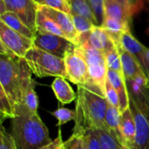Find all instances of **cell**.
<instances>
[{
  "mask_svg": "<svg viewBox=\"0 0 149 149\" xmlns=\"http://www.w3.org/2000/svg\"><path fill=\"white\" fill-rule=\"evenodd\" d=\"M11 136L17 149H41L52 141L38 112H32L22 104L14 107Z\"/></svg>",
  "mask_w": 149,
  "mask_h": 149,
  "instance_id": "6da1fadb",
  "label": "cell"
},
{
  "mask_svg": "<svg viewBox=\"0 0 149 149\" xmlns=\"http://www.w3.org/2000/svg\"><path fill=\"white\" fill-rule=\"evenodd\" d=\"M31 73L24 58L17 56L1 45L0 87L3 88L13 107L21 103L24 91L33 80Z\"/></svg>",
  "mask_w": 149,
  "mask_h": 149,
  "instance_id": "7a4b0ae2",
  "label": "cell"
},
{
  "mask_svg": "<svg viewBox=\"0 0 149 149\" xmlns=\"http://www.w3.org/2000/svg\"><path fill=\"white\" fill-rule=\"evenodd\" d=\"M129 107L134 115L135 149H149V79L147 74L127 80Z\"/></svg>",
  "mask_w": 149,
  "mask_h": 149,
  "instance_id": "3957f363",
  "label": "cell"
},
{
  "mask_svg": "<svg viewBox=\"0 0 149 149\" xmlns=\"http://www.w3.org/2000/svg\"><path fill=\"white\" fill-rule=\"evenodd\" d=\"M107 105L108 102L106 97L85 86H78L75 109L76 119L73 132H83L86 127H93L112 133L106 123Z\"/></svg>",
  "mask_w": 149,
  "mask_h": 149,
  "instance_id": "277c9868",
  "label": "cell"
},
{
  "mask_svg": "<svg viewBox=\"0 0 149 149\" xmlns=\"http://www.w3.org/2000/svg\"><path fill=\"white\" fill-rule=\"evenodd\" d=\"M87 34L79 38V46L82 51L88 65L90 80L93 88V92L106 97V82L107 80V65L105 55L100 51L93 48L87 38Z\"/></svg>",
  "mask_w": 149,
  "mask_h": 149,
  "instance_id": "5b68a950",
  "label": "cell"
},
{
  "mask_svg": "<svg viewBox=\"0 0 149 149\" xmlns=\"http://www.w3.org/2000/svg\"><path fill=\"white\" fill-rule=\"evenodd\" d=\"M24 59L32 73L38 78L63 77L67 79L64 58L33 46L27 52Z\"/></svg>",
  "mask_w": 149,
  "mask_h": 149,
  "instance_id": "8992f818",
  "label": "cell"
},
{
  "mask_svg": "<svg viewBox=\"0 0 149 149\" xmlns=\"http://www.w3.org/2000/svg\"><path fill=\"white\" fill-rule=\"evenodd\" d=\"M67 79L77 86H85L93 91L88 72V65L79 46L70 51L64 58Z\"/></svg>",
  "mask_w": 149,
  "mask_h": 149,
  "instance_id": "52a82bcc",
  "label": "cell"
},
{
  "mask_svg": "<svg viewBox=\"0 0 149 149\" xmlns=\"http://www.w3.org/2000/svg\"><path fill=\"white\" fill-rule=\"evenodd\" d=\"M33 46L64 58L65 55L77 45L64 37L36 31L33 38Z\"/></svg>",
  "mask_w": 149,
  "mask_h": 149,
  "instance_id": "ba28073f",
  "label": "cell"
},
{
  "mask_svg": "<svg viewBox=\"0 0 149 149\" xmlns=\"http://www.w3.org/2000/svg\"><path fill=\"white\" fill-rule=\"evenodd\" d=\"M0 14L11 11L33 31H36V17L38 5L34 0H0Z\"/></svg>",
  "mask_w": 149,
  "mask_h": 149,
  "instance_id": "9c48e42d",
  "label": "cell"
},
{
  "mask_svg": "<svg viewBox=\"0 0 149 149\" xmlns=\"http://www.w3.org/2000/svg\"><path fill=\"white\" fill-rule=\"evenodd\" d=\"M0 44L17 56L24 58L27 52L33 47V39L10 29L0 21Z\"/></svg>",
  "mask_w": 149,
  "mask_h": 149,
  "instance_id": "30bf717a",
  "label": "cell"
},
{
  "mask_svg": "<svg viewBox=\"0 0 149 149\" xmlns=\"http://www.w3.org/2000/svg\"><path fill=\"white\" fill-rule=\"evenodd\" d=\"M38 8L45 14H46L48 17H50L52 20H54L58 24V25L63 31V32L65 33V35L68 40H70L75 45H79V36L78 32L76 31L71 14L66 13L62 10H57V9L47 7V6L38 5Z\"/></svg>",
  "mask_w": 149,
  "mask_h": 149,
  "instance_id": "8fae6325",
  "label": "cell"
},
{
  "mask_svg": "<svg viewBox=\"0 0 149 149\" xmlns=\"http://www.w3.org/2000/svg\"><path fill=\"white\" fill-rule=\"evenodd\" d=\"M116 47L120 56L123 74H124V78L126 81L134 79L137 76L147 74L140 60L134 55L126 51L120 45H118Z\"/></svg>",
  "mask_w": 149,
  "mask_h": 149,
  "instance_id": "7c38bea8",
  "label": "cell"
},
{
  "mask_svg": "<svg viewBox=\"0 0 149 149\" xmlns=\"http://www.w3.org/2000/svg\"><path fill=\"white\" fill-rule=\"evenodd\" d=\"M134 7L118 0H104V16L130 24Z\"/></svg>",
  "mask_w": 149,
  "mask_h": 149,
  "instance_id": "4fadbf2b",
  "label": "cell"
},
{
  "mask_svg": "<svg viewBox=\"0 0 149 149\" xmlns=\"http://www.w3.org/2000/svg\"><path fill=\"white\" fill-rule=\"evenodd\" d=\"M120 134L122 139V146L127 148L135 149L136 127L134 118L130 107L121 113Z\"/></svg>",
  "mask_w": 149,
  "mask_h": 149,
  "instance_id": "5bb4252c",
  "label": "cell"
},
{
  "mask_svg": "<svg viewBox=\"0 0 149 149\" xmlns=\"http://www.w3.org/2000/svg\"><path fill=\"white\" fill-rule=\"evenodd\" d=\"M87 38L90 45L93 48L103 53H106L107 52L116 47L109 33L102 26L94 25L88 33Z\"/></svg>",
  "mask_w": 149,
  "mask_h": 149,
  "instance_id": "9a60e30c",
  "label": "cell"
},
{
  "mask_svg": "<svg viewBox=\"0 0 149 149\" xmlns=\"http://www.w3.org/2000/svg\"><path fill=\"white\" fill-rule=\"evenodd\" d=\"M107 79L116 90L119 99H120V111L122 113L125 110L129 108V95L127 87V83L125 78L120 73L108 70L107 71Z\"/></svg>",
  "mask_w": 149,
  "mask_h": 149,
  "instance_id": "2e32d148",
  "label": "cell"
},
{
  "mask_svg": "<svg viewBox=\"0 0 149 149\" xmlns=\"http://www.w3.org/2000/svg\"><path fill=\"white\" fill-rule=\"evenodd\" d=\"M52 89L58 100L63 105L70 104L76 100V93L65 78L56 77L52 84Z\"/></svg>",
  "mask_w": 149,
  "mask_h": 149,
  "instance_id": "e0dca14e",
  "label": "cell"
},
{
  "mask_svg": "<svg viewBox=\"0 0 149 149\" xmlns=\"http://www.w3.org/2000/svg\"><path fill=\"white\" fill-rule=\"evenodd\" d=\"M120 45L123 47L126 51L134 55L140 60L141 64L145 53L148 49L133 36L130 30H127L121 34L120 39Z\"/></svg>",
  "mask_w": 149,
  "mask_h": 149,
  "instance_id": "ac0fdd59",
  "label": "cell"
},
{
  "mask_svg": "<svg viewBox=\"0 0 149 149\" xmlns=\"http://www.w3.org/2000/svg\"><path fill=\"white\" fill-rule=\"evenodd\" d=\"M0 21L4 23L10 29L19 32L20 34L29 38L33 39L35 32H33L15 13L11 11H5L0 14Z\"/></svg>",
  "mask_w": 149,
  "mask_h": 149,
  "instance_id": "d6986e66",
  "label": "cell"
},
{
  "mask_svg": "<svg viewBox=\"0 0 149 149\" xmlns=\"http://www.w3.org/2000/svg\"><path fill=\"white\" fill-rule=\"evenodd\" d=\"M102 27L109 33L111 38L113 39L116 46L120 45V39L121 34L125 31L130 30V24L121 22L120 20L109 17L107 16H104Z\"/></svg>",
  "mask_w": 149,
  "mask_h": 149,
  "instance_id": "ffe728a7",
  "label": "cell"
},
{
  "mask_svg": "<svg viewBox=\"0 0 149 149\" xmlns=\"http://www.w3.org/2000/svg\"><path fill=\"white\" fill-rule=\"evenodd\" d=\"M36 31L55 34L66 38L65 33L58 25V24L54 20H52L50 17H48L46 14H45L39 8L38 9L37 17H36Z\"/></svg>",
  "mask_w": 149,
  "mask_h": 149,
  "instance_id": "44dd1931",
  "label": "cell"
},
{
  "mask_svg": "<svg viewBox=\"0 0 149 149\" xmlns=\"http://www.w3.org/2000/svg\"><path fill=\"white\" fill-rule=\"evenodd\" d=\"M106 123L112 133L114 134L120 144L122 146V139L120 134V123H121V113L119 108L112 106L108 103L106 114Z\"/></svg>",
  "mask_w": 149,
  "mask_h": 149,
  "instance_id": "7402d4cb",
  "label": "cell"
},
{
  "mask_svg": "<svg viewBox=\"0 0 149 149\" xmlns=\"http://www.w3.org/2000/svg\"><path fill=\"white\" fill-rule=\"evenodd\" d=\"M35 85L36 83L33 79L27 86V87L23 93L20 103L32 112H37L38 107V99L35 91Z\"/></svg>",
  "mask_w": 149,
  "mask_h": 149,
  "instance_id": "603a6c76",
  "label": "cell"
},
{
  "mask_svg": "<svg viewBox=\"0 0 149 149\" xmlns=\"http://www.w3.org/2000/svg\"><path fill=\"white\" fill-rule=\"evenodd\" d=\"M69 3L72 8V12L82 15L92 21L95 25H99L87 0H69Z\"/></svg>",
  "mask_w": 149,
  "mask_h": 149,
  "instance_id": "cb8c5ba5",
  "label": "cell"
},
{
  "mask_svg": "<svg viewBox=\"0 0 149 149\" xmlns=\"http://www.w3.org/2000/svg\"><path fill=\"white\" fill-rule=\"evenodd\" d=\"M104 55H105L107 69L114 71L124 77L122 65H121V59H120V56L117 47L107 52L106 53H104Z\"/></svg>",
  "mask_w": 149,
  "mask_h": 149,
  "instance_id": "d4e9b609",
  "label": "cell"
},
{
  "mask_svg": "<svg viewBox=\"0 0 149 149\" xmlns=\"http://www.w3.org/2000/svg\"><path fill=\"white\" fill-rule=\"evenodd\" d=\"M72 20H73V24L76 29V31L78 32L79 38L82 35L87 34L91 31V30L93 29V27L95 25L92 21H90L88 18H86V17L77 14V13H71Z\"/></svg>",
  "mask_w": 149,
  "mask_h": 149,
  "instance_id": "484cf974",
  "label": "cell"
},
{
  "mask_svg": "<svg viewBox=\"0 0 149 149\" xmlns=\"http://www.w3.org/2000/svg\"><path fill=\"white\" fill-rule=\"evenodd\" d=\"M100 141V145L101 149H121V145L112 133L101 129V128H97Z\"/></svg>",
  "mask_w": 149,
  "mask_h": 149,
  "instance_id": "4316f807",
  "label": "cell"
},
{
  "mask_svg": "<svg viewBox=\"0 0 149 149\" xmlns=\"http://www.w3.org/2000/svg\"><path fill=\"white\" fill-rule=\"evenodd\" d=\"M0 113H1V122L4 119H13L14 117V107L3 90L0 87Z\"/></svg>",
  "mask_w": 149,
  "mask_h": 149,
  "instance_id": "83f0119b",
  "label": "cell"
},
{
  "mask_svg": "<svg viewBox=\"0 0 149 149\" xmlns=\"http://www.w3.org/2000/svg\"><path fill=\"white\" fill-rule=\"evenodd\" d=\"M65 144L66 149H88L86 136L84 132H73Z\"/></svg>",
  "mask_w": 149,
  "mask_h": 149,
  "instance_id": "f1b7e54d",
  "label": "cell"
},
{
  "mask_svg": "<svg viewBox=\"0 0 149 149\" xmlns=\"http://www.w3.org/2000/svg\"><path fill=\"white\" fill-rule=\"evenodd\" d=\"M38 5L47 6L53 9H57L66 13H72V8L69 3V0H34Z\"/></svg>",
  "mask_w": 149,
  "mask_h": 149,
  "instance_id": "f546056e",
  "label": "cell"
},
{
  "mask_svg": "<svg viewBox=\"0 0 149 149\" xmlns=\"http://www.w3.org/2000/svg\"><path fill=\"white\" fill-rule=\"evenodd\" d=\"M52 114L58 119V127L65 125L71 120H75L76 119V111L67 109L65 107H59L56 111L52 112Z\"/></svg>",
  "mask_w": 149,
  "mask_h": 149,
  "instance_id": "4dcf8cb0",
  "label": "cell"
},
{
  "mask_svg": "<svg viewBox=\"0 0 149 149\" xmlns=\"http://www.w3.org/2000/svg\"><path fill=\"white\" fill-rule=\"evenodd\" d=\"M83 132L86 136L88 149H101L100 141L97 128L93 127H88Z\"/></svg>",
  "mask_w": 149,
  "mask_h": 149,
  "instance_id": "1f68e13d",
  "label": "cell"
},
{
  "mask_svg": "<svg viewBox=\"0 0 149 149\" xmlns=\"http://www.w3.org/2000/svg\"><path fill=\"white\" fill-rule=\"evenodd\" d=\"M99 26H102L104 20V0H87Z\"/></svg>",
  "mask_w": 149,
  "mask_h": 149,
  "instance_id": "d6a6232c",
  "label": "cell"
},
{
  "mask_svg": "<svg viewBox=\"0 0 149 149\" xmlns=\"http://www.w3.org/2000/svg\"><path fill=\"white\" fill-rule=\"evenodd\" d=\"M106 99L109 104L120 109V99L116 90L107 79L106 82Z\"/></svg>",
  "mask_w": 149,
  "mask_h": 149,
  "instance_id": "836d02e7",
  "label": "cell"
},
{
  "mask_svg": "<svg viewBox=\"0 0 149 149\" xmlns=\"http://www.w3.org/2000/svg\"><path fill=\"white\" fill-rule=\"evenodd\" d=\"M0 135H1L0 149H17L11 134H8L5 131L3 127H2V128H1Z\"/></svg>",
  "mask_w": 149,
  "mask_h": 149,
  "instance_id": "e575fe53",
  "label": "cell"
},
{
  "mask_svg": "<svg viewBox=\"0 0 149 149\" xmlns=\"http://www.w3.org/2000/svg\"><path fill=\"white\" fill-rule=\"evenodd\" d=\"M41 149H66L65 141H63L61 129L58 128V136L55 140H53L51 143L47 144L46 146L43 147Z\"/></svg>",
  "mask_w": 149,
  "mask_h": 149,
  "instance_id": "d590c367",
  "label": "cell"
},
{
  "mask_svg": "<svg viewBox=\"0 0 149 149\" xmlns=\"http://www.w3.org/2000/svg\"><path fill=\"white\" fill-rule=\"evenodd\" d=\"M141 65H142V66H143V68H144V70H145L146 73H147V74H148H148H149V48L148 49L147 52L145 53V55H144V57H143V59H142V61H141Z\"/></svg>",
  "mask_w": 149,
  "mask_h": 149,
  "instance_id": "8d00e7d4",
  "label": "cell"
},
{
  "mask_svg": "<svg viewBox=\"0 0 149 149\" xmlns=\"http://www.w3.org/2000/svg\"><path fill=\"white\" fill-rule=\"evenodd\" d=\"M118 1L122 2V3H127V4L133 5V6H134V5H135V3H136V2H137V0H118Z\"/></svg>",
  "mask_w": 149,
  "mask_h": 149,
  "instance_id": "74e56055",
  "label": "cell"
},
{
  "mask_svg": "<svg viewBox=\"0 0 149 149\" xmlns=\"http://www.w3.org/2000/svg\"><path fill=\"white\" fill-rule=\"evenodd\" d=\"M121 149H127V148H125V147L122 146V147H121Z\"/></svg>",
  "mask_w": 149,
  "mask_h": 149,
  "instance_id": "f35d334b",
  "label": "cell"
},
{
  "mask_svg": "<svg viewBox=\"0 0 149 149\" xmlns=\"http://www.w3.org/2000/svg\"><path fill=\"white\" fill-rule=\"evenodd\" d=\"M127 149H134V148H127Z\"/></svg>",
  "mask_w": 149,
  "mask_h": 149,
  "instance_id": "ab89813d",
  "label": "cell"
},
{
  "mask_svg": "<svg viewBox=\"0 0 149 149\" xmlns=\"http://www.w3.org/2000/svg\"><path fill=\"white\" fill-rule=\"evenodd\" d=\"M148 79H149V74H148Z\"/></svg>",
  "mask_w": 149,
  "mask_h": 149,
  "instance_id": "60d3db41",
  "label": "cell"
}]
</instances>
